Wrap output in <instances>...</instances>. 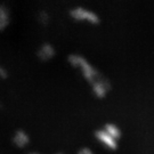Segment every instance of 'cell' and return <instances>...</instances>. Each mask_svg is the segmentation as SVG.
Listing matches in <instances>:
<instances>
[{
    "label": "cell",
    "mask_w": 154,
    "mask_h": 154,
    "mask_svg": "<svg viewBox=\"0 0 154 154\" xmlns=\"http://www.w3.org/2000/svg\"><path fill=\"white\" fill-rule=\"evenodd\" d=\"M67 61L70 62V64L73 65L74 67H79L81 70L83 78L86 80L90 81V82L95 81L98 77V73L96 71V69L83 56L78 55V54H72L67 57Z\"/></svg>",
    "instance_id": "6da1fadb"
},
{
    "label": "cell",
    "mask_w": 154,
    "mask_h": 154,
    "mask_svg": "<svg viewBox=\"0 0 154 154\" xmlns=\"http://www.w3.org/2000/svg\"><path fill=\"white\" fill-rule=\"evenodd\" d=\"M110 83L102 79H96L95 81L91 82V89H93L94 95L98 98H104L107 95V91L110 90Z\"/></svg>",
    "instance_id": "3957f363"
},
{
    "label": "cell",
    "mask_w": 154,
    "mask_h": 154,
    "mask_svg": "<svg viewBox=\"0 0 154 154\" xmlns=\"http://www.w3.org/2000/svg\"><path fill=\"white\" fill-rule=\"evenodd\" d=\"M11 21V14L4 4H0V31L5 30Z\"/></svg>",
    "instance_id": "52a82bcc"
},
{
    "label": "cell",
    "mask_w": 154,
    "mask_h": 154,
    "mask_svg": "<svg viewBox=\"0 0 154 154\" xmlns=\"http://www.w3.org/2000/svg\"><path fill=\"white\" fill-rule=\"evenodd\" d=\"M95 136H96V138H97V140H98L99 143H102L104 146H106L107 149H116V146H118L116 140L114 139V138L111 137L110 135H107L103 129L97 130L96 134H95Z\"/></svg>",
    "instance_id": "277c9868"
},
{
    "label": "cell",
    "mask_w": 154,
    "mask_h": 154,
    "mask_svg": "<svg viewBox=\"0 0 154 154\" xmlns=\"http://www.w3.org/2000/svg\"><path fill=\"white\" fill-rule=\"evenodd\" d=\"M56 53L55 47L50 44H44L39 47L37 55L38 58L41 61H49L50 58H53Z\"/></svg>",
    "instance_id": "5b68a950"
},
{
    "label": "cell",
    "mask_w": 154,
    "mask_h": 154,
    "mask_svg": "<svg viewBox=\"0 0 154 154\" xmlns=\"http://www.w3.org/2000/svg\"><path fill=\"white\" fill-rule=\"evenodd\" d=\"M39 22L41 23V24H48V22H49V15L46 13L45 11H40L39 13Z\"/></svg>",
    "instance_id": "9c48e42d"
},
{
    "label": "cell",
    "mask_w": 154,
    "mask_h": 154,
    "mask_svg": "<svg viewBox=\"0 0 154 154\" xmlns=\"http://www.w3.org/2000/svg\"><path fill=\"white\" fill-rule=\"evenodd\" d=\"M70 14L74 20H78V21H86V22L93 23V24L99 23V17L96 13L89 11V9H86V8H82V7L73 8V9H71Z\"/></svg>",
    "instance_id": "7a4b0ae2"
},
{
    "label": "cell",
    "mask_w": 154,
    "mask_h": 154,
    "mask_svg": "<svg viewBox=\"0 0 154 154\" xmlns=\"http://www.w3.org/2000/svg\"><path fill=\"white\" fill-rule=\"evenodd\" d=\"M78 154H94V153H93V151L90 149H88V147H83V149H81L79 151Z\"/></svg>",
    "instance_id": "8fae6325"
},
{
    "label": "cell",
    "mask_w": 154,
    "mask_h": 154,
    "mask_svg": "<svg viewBox=\"0 0 154 154\" xmlns=\"http://www.w3.org/2000/svg\"><path fill=\"white\" fill-rule=\"evenodd\" d=\"M103 130H104L107 135H110L112 138H114L116 140L121 137V131H120L119 127H116V125H113V123H107V125H105V127L103 128Z\"/></svg>",
    "instance_id": "ba28073f"
},
{
    "label": "cell",
    "mask_w": 154,
    "mask_h": 154,
    "mask_svg": "<svg viewBox=\"0 0 154 154\" xmlns=\"http://www.w3.org/2000/svg\"><path fill=\"white\" fill-rule=\"evenodd\" d=\"M7 75H8V72H7V70H6L5 67L0 66V78L5 79V78H7Z\"/></svg>",
    "instance_id": "30bf717a"
},
{
    "label": "cell",
    "mask_w": 154,
    "mask_h": 154,
    "mask_svg": "<svg viewBox=\"0 0 154 154\" xmlns=\"http://www.w3.org/2000/svg\"><path fill=\"white\" fill-rule=\"evenodd\" d=\"M13 143L18 147H24L30 143V137L25 131L23 130H17L13 137Z\"/></svg>",
    "instance_id": "8992f818"
}]
</instances>
